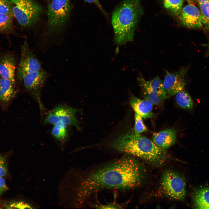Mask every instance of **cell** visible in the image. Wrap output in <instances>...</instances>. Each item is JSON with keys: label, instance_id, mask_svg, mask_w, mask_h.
<instances>
[{"label": "cell", "instance_id": "cell-1", "mask_svg": "<svg viewBox=\"0 0 209 209\" xmlns=\"http://www.w3.org/2000/svg\"><path fill=\"white\" fill-rule=\"evenodd\" d=\"M145 169L135 159L124 157L91 171L82 178L77 193V202L82 205L93 193L105 189L125 190L139 186Z\"/></svg>", "mask_w": 209, "mask_h": 209}, {"label": "cell", "instance_id": "cell-2", "mask_svg": "<svg viewBox=\"0 0 209 209\" xmlns=\"http://www.w3.org/2000/svg\"><path fill=\"white\" fill-rule=\"evenodd\" d=\"M18 79L26 90L37 101L41 110L45 108L40 99L46 73L28 45L21 48V57L17 71Z\"/></svg>", "mask_w": 209, "mask_h": 209}, {"label": "cell", "instance_id": "cell-3", "mask_svg": "<svg viewBox=\"0 0 209 209\" xmlns=\"http://www.w3.org/2000/svg\"><path fill=\"white\" fill-rule=\"evenodd\" d=\"M143 14L141 0H124L117 6L111 17L116 44L121 45L133 39Z\"/></svg>", "mask_w": 209, "mask_h": 209}, {"label": "cell", "instance_id": "cell-4", "mask_svg": "<svg viewBox=\"0 0 209 209\" xmlns=\"http://www.w3.org/2000/svg\"><path fill=\"white\" fill-rule=\"evenodd\" d=\"M111 146L116 150L139 157L154 164L165 161L167 155L164 149L158 147L153 140L134 132L127 133L114 140Z\"/></svg>", "mask_w": 209, "mask_h": 209}, {"label": "cell", "instance_id": "cell-5", "mask_svg": "<svg viewBox=\"0 0 209 209\" xmlns=\"http://www.w3.org/2000/svg\"><path fill=\"white\" fill-rule=\"evenodd\" d=\"M14 16L21 26L30 27L38 21L42 7L34 0H10Z\"/></svg>", "mask_w": 209, "mask_h": 209}, {"label": "cell", "instance_id": "cell-6", "mask_svg": "<svg viewBox=\"0 0 209 209\" xmlns=\"http://www.w3.org/2000/svg\"><path fill=\"white\" fill-rule=\"evenodd\" d=\"M71 9L69 0H52L46 12L49 33H56L61 30L69 19Z\"/></svg>", "mask_w": 209, "mask_h": 209}, {"label": "cell", "instance_id": "cell-7", "mask_svg": "<svg viewBox=\"0 0 209 209\" xmlns=\"http://www.w3.org/2000/svg\"><path fill=\"white\" fill-rule=\"evenodd\" d=\"M161 186L164 194L172 199L182 201L185 198V181L176 172L170 170L165 171L162 177Z\"/></svg>", "mask_w": 209, "mask_h": 209}, {"label": "cell", "instance_id": "cell-8", "mask_svg": "<svg viewBox=\"0 0 209 209\" xmlns=\"http://www.w3.org/2000/svg\"><path fill=\"white\" fill-rule=\"evenodd\" d=\"M137 80L144 99L149 101L153 105H156L163 102L166 98L163 88V81L158 77L147 81L140 74L138 77Z\"/></svg>", "mask_w": 209, "mask_h": 209}, {"label": "cell", "instance_id": "cell-9", "mask_svg": "<svg viewBox=\"0 0 209 209\" xmlns=\"http://www.w3.org/2000/svg\"><path fill=\"white\" fill-rule=\"evenodd\" d=\"M79 110L66 105L56 107L46 115L44 121L45 124L54 125L60 122L67 126H73L77 129L80 128L76 116Z\"/></svg>", "mask_w": 209, "mask_h": 209}, {"label": "cell", "instance_id": "cell-10", "mask_svg": "<svg viewBox=\"0 0 209 209\" xmlns=\"http://www.w3.org/2000/svg\"><path fill=\"white\" fill-rule=\"evenodd\" d=\"M188 67H183L174 73L165 71L163 81L166 98L172 97L183 89L186 85V75Z\"/></svg>", "mask_w": 209, "mask_h": 209}, {"label": "cell", "instance_id": "cell-11", "mask_svg": "<svg viewBox=\"0 0 209 209\" xmlns=\"http://www.w3.org/2000/svg\"><path fill=\"white\" fill-rule=\"evenodd\" d=\"M179 17L180 23L186 27L198 28L204 26V19L200 10L192 3L183 8Z\"/></svg>", "mask_w": 209, "mask_h": 209}, {"label": "cell", "instance_id": "cell-12", "mask_svg": "<svg viewBox=\"0 0 209 209\" xmlns=\"http://www.w3.org/2000/svg\"><path fill=\"white\" fill-rule=\"evenodd\" d=\"M16 64L13 56L6 54L0 58V75L1 78L8 79L15 84Z\"/></svg>", "mask_w": 209, "mask_h": 209}, {"label": "cell", "instance_id": "cell-13", "mask_svg": "<svg viewBox=\"0 0 209 209\" xmlns=\"http://www.w3.org/2000/svg\"><path fill=\"white\" fill-rule=\"evenodd\" d=\"M15 85L8 79L0 78V105L3 109L7 108L15 95Z\"/></svg>", "mask_w": 209, "mask_h": 209}, {"label": "cell", "instance_id": "cell-14", "mask_svg": "<svg viewBox=\"0 0 209 209\" xmlns=\"http://www.w3.org/2000/svg\"><path fill=\"white\" fill-rule=\"evenodd\" d=\"M176 134L174 128H168L153 135V141L159 148L164 149L172 145L176 141Z\"/></svg>", "mask_w": 209, "mask_h": 209}, {"label": "cell", "instance_id": "cell-15", "mask_svg": "<svg viewBox=\"0 0 209 209\" xmlns=\"http://www.w3.org/2000/svg\"><path fill=\"white\" fill-rule=\"evenodd\" d=\"M130 103L135 113L142 118H149L153 116V104L149 101L133 96L130 99Z\"/></svg>", "mask_w": 209, "mask_h": 209}, {"label": "cell", "instance_id": "cell-16", "mask_svg": "<svg viewBox=\"0 0 209 209\" xmlns=\"http://www.w3.org/2000/svg\"><path fill=\"white\" fill-rule=\"evenodd\" d=\"M193 199L195 208L209 209V188L198 190L194 194Z\"/></svg>", "mask_w": 209, "mask_h": 209}, {"label": "cell", "instance_id": "cell-17", "mask_svg": "<svg viewBox=\"0 0 209 209\" xmlns=\"http://www.w3.org/2000/svg\"><path fill=\"white\" fill-rule=\"evenodd\" d=\"M175 100L177 104L181 108L186 109H192L193 102L188 93L183 90L175 95Z\"/></svg>", "mask_w": 209, "mask_h": 209}, {"label": "cell", "instance_id": "cell-18", "mask_svg": "<svg viewBox=\"0 0 209 209\" xmlns=\"http://www.w3.org/2000/svg\"><path fill=\"white\" fill-rule=\"evenodd\" d=\"M164 7L174 15L179 17L183 8V0H163Z\"/></svg>", "mask_w": 209, "mask_h": 209}, {"label": "cell", "instance_id": "cell-19", "mask_svg": "<svg viewBox=\"0 0 209 209\" xmlns=\"http://www.w3.org/2000/svg\"><path fill=\"white\" fill-rule=\"evenodd\" d=\"M13 17L8 15L0 14V33L8 34L13 31Z\"/></svg>", "mask_w": 209, "mask_h": 209}, {"label": "cell", "instance_id": "cell-20", "mask_svg": "<svg viewBox=\"0 0 209 209\" xmlns=\"http://www.w3.org/2000/svg\"><path fill=\"white\" fill-rule=\"evenodd\" d=\"M53 125L51 131L53 136L60 141L65 140L67 138L68 135L67 126L60 122L56 123Z\"/></svg>", "mask_w": 209, "mask_h": 209}, {"label": "cell", "instance_id": "cell-21", "mask_svg": "<svg viewBox=\"0 0 209 209\" xmlns=\"http://www.w3.org/2000/svg\"><path fill=\"white\" fill-rule=\"evenodd\" d=\"M134 118L135 123L134 133L135 134L138 135L146 131L147 128L143 122V118L135 113Z\"/></svg>", "mask_w": 209, "mask_h": 209}, {"label": "cell", "instance_id": "cell-22", "mask_svg": "<svg viewBox=\"0 0 209 209\" xmlns=\"http://www.w3.org/2000/svg\"><path fill=\"white\" fill-rule=\"evenodd\" d=\"M198 5L204 19V26L207 29H209V1L198 3Z\"/></svg>", "mask_w": 209, "mask_h": 209}, {"label": "cell", "instance_id": "cell-23", "mask_svg": "<svg viewBox=\"0 0 209 209\" xmlns=\"http://www.w3.org/2000/svg\"><path fill=\"white\" fill-rule=\"evenodd\" d=\"M0 14L13 16L12 7L9 0H0Z\"/></svg>", "mask_w": 209, "mask_h": 209}, {"label": "cell", "instance_id": "cell-24", "mask_svg": "<svg viewBox=\"0 0 209 209\" xmlns=\"http://www.w3.org/2000/svg\"><path fill=\"white\" fill-rule=\"evenodd\" d=\"M7 173V167L5 158L0 155V177L6 175Z\"/></svg>", "mask_w": 209, "mask_h": 209}, {"label": "cell", "instance_id": "cell-25", "mask_svg": "<svg viewBox=\"0 0 209 209\" xmlns=\"http://www.w3.org/2000/svg\"><path fill=\"white\" fill-rule=\"evenodd\" d=\"M15 207L16 208H31V206L23 202H16L11 204L8 207Z\"/></svg>", "mask_w": 209, "mask_h": 209}, {"label": "cell", "instance_id": "cell-26", "mask_svg": "<svg viewBox=\"0 0 209 209\" xmlns=\"http://www.w3.org/2000/svg\"><path fill=\"white\" fill-rule=\"evenodd\" d=\"M85 2L92 3L96 6L105 15H107V13L104 10L103 7L99 1L98 0H84Z\"/></svg>", "mask_w": 209, "mask_h": 209}, {"label": "cell", "instance_id": "cell-27", "mask_svg": "<svg viewBox=\"0 0 209 209\" xmlns=\"http://www.w3.org/2000/svg\"><path fill=\"white\" fill-rule=\"evenodd\" d=\"M97 208L99 209H119L121 208L120 206L114 203L107 205H99L96 206Z\"/></svg>", "mask_w": 209, "mask_h": 209}, {"label": "cell", "instance_id": "cell-28", "mask_svg": "<svg viewBox=\"0 0 209 209\" xmlns=\"http://www.w3.org/2000/svg\"><path fill=\"white\" fill-rule=\"evenodd\" d=\"M8 189L4 180L2 177H0V195L3 194Z\"/></svg>", "mask_w": 209, "mask_h": 209}, {"label": "cell", "instance_id": "cell-29", "mask_svg": "<svg viewBox=\"0 0 209 209\" xmlns=\"http://www.w3.org/2000/svg\"><path fill=\"white\" fill-rule=\"evenodd\" d=\"M203 46L206 48L208 53L209 55V42L206 44H204Z\"/></svg>", "mask_w": 209, "mask_h": 209}, {"label": "cell", "instance_id": "cell-30", "mask_svg": "<svg viewBox=\"0 0 209 209\" xmlns=\"http://www.w3.org/2000/svg\"><path fill=\"white\" fill-rule=\"evenodd\" d=\"M195 0L198 3H204L206 2L209 1V0Z\"/></svg>", "mask_w": 209, "mask_h": 209}, {"label": "cell", "instance_id": "cell-31", "mask_svg": "<svg viewBox=\"0 0 209 209\" xmlns=\"http://www.w3.org/2000/svg\"></svg>", "mask_w": 209, "mask_h": 209}]
</instances>
